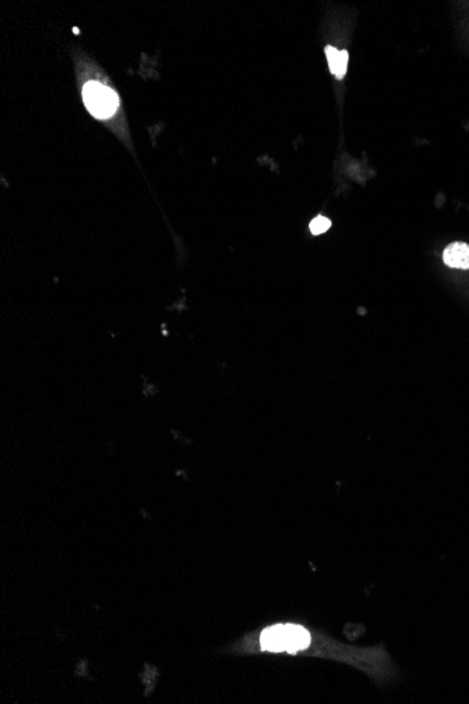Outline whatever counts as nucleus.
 <instances>
[{
    "label": "nucleus",
    "mask_w": 469,
    "mask_h": 704,
    "mask_svg": "<svg viewBox=\"0 0 469 704\" xmlns=\"http://www.w3.org/2000/svg\"><path fill=\"white\" fill-rule=\"evenodd\" d=\"M312 637L308 630L296 624H279L269 627L260 636V648L269 652L296 654L311 645Z\"/></svg>",
    "instance_id": "f257e3e1"
},
{
    "label": "nucleus",
    "mask_w": 469,
    "mask_h": 704,
    "mask_svg": "<svg viewBox=\"0 0 469 704\" xmlns=\"http://www.w3.org/2000/svg\"><path fill=\"white\" fill-rule=\"evenodd\" d=\"M83 102L90 114L100 120L110 119L120 105L118 96L113 89L95 80L83 86Z\"/></svg>",
    "instance_id": "f03ea898"
},
{
    "label": "nucleus",
    "mask_w": 469,
    "mask_h": 704,
    "mask_svg": "<svg viewBox=\"0 0 469 704\" xmlns=\"http://www.w3.org/2000/svg\"><path fill=\"white\" fill-rule=\"evenodd\" d=\"M326 58H327V64H329V69L330 72L337 78V79H343L346 72H347V64H348V52L347 51H340L334 47H330L327 45L326 49Z\"/></svg>",
    "instance_id": "20e7f679"
},
{
    "label": "nucleus",
    "mask_w": 469,
    "mask_h": 704,
    "mask_svg": "<svg viewBox=\"0 0 469 704\" xmlns=\"http://www.w3.org/2000/svg\"><path fill=\"white\" fill-rule=\"evenodd\" d=\"M330 227H331V221H330L329 218H326V217H322V215L316 217V218L313 220L312 222L310 224V229H311L312 235H322V234H324V232H326Z\"/></svg>",
    "instance_id": "39448f33"
},
{
    "label": "nucleus",
    "mask_w": 469,
    "mask_h": 704,
    "mask_svg": "<svg viewBox=\"0 0 469 704\" xmlns=\"http://www.w3.org/2000/svg\"><path fill=\"white\" fill-rule=\"evenodd\" d=\"M444 263L453 269H469V245L465 242H453L443 253Z\"/></svg>",
    "instance_id": "7ed1b4c3"
}]
</instances>
